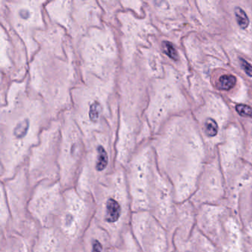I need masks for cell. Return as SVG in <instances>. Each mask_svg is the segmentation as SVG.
Here are the masks:
<instances>
[{
  "mask_svg": "<svg viewBox=\"0 0 252 252\" xmlns=\"http://www.w3.org/2000/svg\"><path fill=\"white\" fill-rule=\"evenodd\" d=\"M73 252H82V247H81V243L80 245H79V246H78L74 251H73Z\"/></svg>",
  "mask_w": 252,
  "mask_h": 252,
  "instance_id": "obj_25",
  "label": "cell"
},
{
  "mask_svg": "<svg viewBox=\"0 0 252 252\" xmlns=\"http://www.w3.org/2000/svg\"><path fill=\"white\" fill-rule=\"evenodd\" d=\"M29 128V122L28 120H23L20 122L14 129V135L17 138H23L28 132Z\"/></svg>",
  "mask_w": 252,
  "mask_h": 252,
  "instance_id": "obj_18",
  "label": "cell"
},
{
  "mask_svg": "<svg viewBox=\"0 0 252 252\" xmlns=\"http://www.w3.org/2000/svg\"><path fill=\"white\" fill-rule=\"evenodd\" d=\"M101 113V106L98 103L94 102L90 107L89 116L92 122H98Z\"/></svg>",
  "mask_w": 252,
  "mask_h": 252,
  "instance_id": "obj_21",
  "label": "cell"
},
{
  "mask_svg": "<svg viewBox=\"0 0 252 252\" xmlns=\"http://www.w3.org/2000/svg\"><path fill=\"white\" fill-rule=\"evenodd\" d=\"M197 228L218 252H252V237L237 215L225 206L206 205L197 209Z\"/></svg>",
  "mask_w": 252,
  "mask_h": 252,
  "instance_id": "obj_2",
  "label": "cell"
},
{
  "mask_svg": "<svg viewBox=\"0 0 252 252\" xmlns=\"http://www.w3.org/2000/svg\"><path fill=\"white\" fill-rule=\"evenodd\" d=\"M92 195L95 204L94 220L116 246L130 230L133 213L125 168L116 165V170L95 187Z\"/></svg>",
  "mask_w": 252,
  "mask_h": 252,
  "instance_id": "obj_1",
  "label": "cell"
},
{
  "mask_svg": "<svg viewBox=\"0 0 252 252\" xmlns=\"http://www.w3.org/2000/svg\"><path fill=\"white\" fill-rule=\"evenodd\" d=\"M236 110L240 116L243 117L252 116V108L246 104H238L236 106Z\"/></svg>",
  "mask_w": 252,
  "mask_h": 252,
  "instance_id": "obj_22",
  "label": "cell"
},
{
  "mask_svg": "<svg viewBox=\"0 0 252 252\" xmlns=\"http://www.w3.org/2000/svg\"><path fill=\"white\" fill-rule=\"evenodd\" d=\"M0 252H11L9 249L5 248V246H0Z\"/></svg>",
  "mask_w": 252,
  "mask_h": 252,
  "instance_id": "obj_24",
  "label": "cell"
},
{
  "mask_svg": "<svg viewBox=\"0 0 252 252\" xmlns=\"http://www.w3.org/2000/svg\"><path fill=\"white\" fill-rule=\"evenodd\" d=\"M75 249L70 247L57 228L52 227L41 228L33 252H73Z\"/></svg>",
  "mask_w": 252,
  "mask_h": 252,
  "instance_id": "obj_12",
  "label": "cell"
},
{
  "mask_svg": "<svg viewBox=\"0 0 252 252\" xmlns=\"http://www.w3.org/2000/svg\"><path fill=\"white\" fill-rule=\"evenodd\" d=\"M130 229L140 252H174L173 236L149 211L133 212Z\"/></svg>",
  "mask_w": 252,
  "mask_h": 252,
  "instance_id": "obj_6",
  "label": "cell"
},
{
  "mask_svg": "<svg viewBox=\"0 0 252 252\" xmlns=\"http://www.w3.org/2000/svg\"><path fill=\"white\" fill-rule=\"evenodd\" d=\"M226 185L222 170L209 167L202 171L195 191L189 200L197 209L202 206H225Z\"/></svg>",
  "mask_w": 252,
  "mask_h": 252,
  "instance_id": "obj_9",
  "label": "cell"
},
{
  "mask_svg": "<svg viewBox=\"0 0 252 252\" xmlns=\"http://www.w3.org/2000/svg\"><path fill=\"white\" fill-rule=\"evenodd\" d=\"M234 14H235L236 20L239 26L242 29H247L249 25V20L246 12L242 8H236L234 10Z\"/></svg>",
  "mask_w": 252,
  "mask_h": 252,
  "instance_id": "obj_17",
  "label": "cell"
},
{
  "mask_svg": "<svg viewBox=\"0 0 252 252\" xmlns=\"http://www.w3.org/2000/svg\"><path fill=\"white\" fill-rule=\"evenodd\" d=\"M197 209L189 200L177 203L173 243H185L197 228Z\"/></svg>",
  "mask_w": 252,
  "mask_h": 252,
  "instance_id": "obj_10",
  "label": "cell"
},
{
  "mask_svg": "<svg viewBox=\"0 0 252 252\" xmlns=\"http://www.w3.org/2000/svg\"><path fill=\"white\" fill-rule=\"evenodd\" d=\"M95 204L91 194L79 192L76 187L64 191V205L57 218L55 228L70 247L80 245L95 216Z\"/></svg>",
  "mask_w": 252,
  "mask_h": 252,
  "instance_id": "obj_4",
  "label": "cell"
},
{
  "mask_svg": "<svg viewBox=\"0 0 252 252\" xmlns=\"http://www.w3.org/2000/svg\"><path fill=\"white\" fill-rule=\"evenodd\" d=\"M132 212L150 211V197L157 168L146 155L135 156L125 168Z\"/></svg>",
  "mask_w": 252,
  "mask_h": 252,
  "instance_id": "obj_7",
  "label": "cell"
},
{
  "mask_svg": "<svg viewBox=\"0 0 252 252\" xmlns=\"http://www.w3.org/2000/svg\"><path fill=\"white\" fill-rule=\"evenodd\" d=\"M177 203L172 184L157 169L150 192L149 212L172 236L176 221Z\"/></svg>",
  "mask_w": 252,
  "mask_h": 252,
  "instance_id": "obj_8",
  "label": "cell"
},
{
  "mask_svg": "<svg viewBox=\"0 0 252 252\" xmlns=\"http://www.w3.org/2000/svg\"><path fill=\"white\" fill-rule=\"evenodd\" d=\"M176 252H218L213 243L196 228L185 243L174 244Z\"/></svg>",
  "mask_w": 252,
  "mask_h": 252,
  "instance_id": "obj_13",
  "label": "cell"
},
{
  "mask_svg": "<svg viewBox=\"0 0 252 252\" xmlns=\"http://www.w3.org/2000/svg\"><path fill=\"white\" fill-rule=\"evenodd\" d=\"M82 252H112L114 245L108 233L93 220L81 242Z\"/></svg>",
  "mask_w": 252,
  "mask_h": 252,
  "instance_id": "obj_11",
  "label": "cell"
},
{
  "mask_svg": "<svg viewBox=\"0 0 252 252\" xmlns=\"http://www.w3.org/2000/svg\"><path fill=\"white\" fill-rule=\"evenodd\" d=\"M237 79L235 76L232 75H223L218 80V86L222 91H229L231 88H234Z\"/></svg>",
  "mask_w": 252,
  "mask_h": 252,
  "instance_id": "obj_16",
  "label": "cell"
},
{
  "mask_svg": "<svg viewBox=\"0 0 252 252\" xmlns=\"http://www.w3.org/2000/svg\"><path fill=\"white\" fill-rule=\"evenodd\" d=\"M64 205V190L60 180H45L32 189L29 209L41 228L55 226Z\"/></svg>",
  "mask_w": 252,
  "mask_h": 252,
  "instance_id": "obj_5",
  "label": "cell"
},
{
  "mask_svg": "<svg viewBox=\"0 0 252 252\" xmlns=\"http://www.w3.org/2000/svg\"><path fill=\"white\" fill-rule=\"evenodd\" d=\"M240 64H241L242 68L244 71L249 75V76H252V66L249 63H248L246 60L243 59H240Z\"/></svg>",
  "mask_w": 252,
  "mask_h": 252,
  "instance_id": "obj_23",
  "label": "cell"
},
{
  "mask_svg": "<svg viewBox=\"0 0 252 252\" xmlns=\"http://www.w3.org/2000/svg\"></svg>",
  "mask_w": 252,
  "mask_h": 252,
  "instance_id": "obj_26",
  "label": "cell"
},
{
  "mask_svg": "<svg viewBox=\"0 0 252 252\" xmlns=\"http://www.w3.org/2000/svg\"><path fill=\"white\" fill-rule=\"evenodd\" d=\"M0 188V233H2L9 226L11 221V215L5 189L2 184Z\"/></svg>",
  "mask_w": 252,
  "mask_h": 252,
  "instance_id": "obj_14",
  "label": "cell"
},
{
  "mask_svg": "<svg viewBox=\"0 0 252 252\" xmlns=\"http://www.w3.org/2000/svg\"><path fill=\"white\" fill-rule=\"evenodd\" d=\"M162 48H163V52L170 57L172 60H178V54L177 52L176 49H175L174 45H172L171 42H163L162 43Z\"/></svg>",
  "mask_w": 252,
  "mask_h": 252,
  "instance_id": "obj_20",
  "label": "cell"
},
{
  "mask_svg": "<svg viewBox=\"0 0 252 252\" xmlns=\"http://www.w3.org/2000/svg\"><path fill=\"white\" fill-rule=\"evenodd\" d=\"M205 131L209 137H214L218 134V126L214 119H208L205 123Z\"/></svg>",
  "mask_w": 252,
  "mask_h": 252,
  "instance_id": "obj_19",
  "label": "cell"
},
{
  "mask_svg": "<svg viewBox=\"0 0 252 252\" xmlns=\"http://www.w3.org/2000/svg\"><path fill=\"white\" fill-rule=\"evenodd\" d=\"M112 252H140L131 229L124 235L120 243L113 247Z\"/></svg>",
  "mask_w": 252,
  "mask_h": 252,
  "instance_id": "obj_15",
  "label": "cell"
},
{
  "mask_svg": "<svg viewBox=\"0 0 252 252\" xmlns=\"http://www.w3.org/2000/svg\"><path fill=\"white\" fill-rule=\"evenodd\" d=\"M11 212L9 226L0 234H17L34 245L41 227L29 212V204L33 186L27 167L23 166L11 179L1 181Z\"/></svg>",
  "mask_w": 252,
  "mask_h": 252,
  "instance_id": "obj_3",
  "label": "cell"
}]
</instances>
